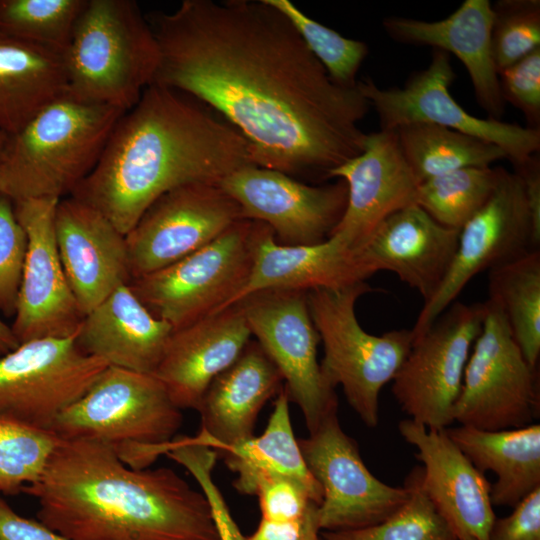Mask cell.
<instances>
[{"mask_svg":"<svg viewBox=\"0 0 540 540\" xmlns=\"http://www.w3.org/2000/svg\"><path fill=\"white\" fill-rule=\"evenodd\" d=\"M159 48L152 84L201 101L247 141L254 165L324 181L363 149L371 109L334 83L267 0H184L146 15Z\"/></svg>","mask_w":540,"mask_h":540,"instance_id":"6da1fadb","label":"cell"},{"mask_svg":"<svg viewBox=\"0 0 540 540\" xmlns=\"http://www.w3.org/2000/svg\"><path fill=\"white\" fill-rule=\"evenodd\" d=\"M249 164L247 141L217 112L151 84L119 118L98 163L70 196L126 235L164 193L188 183H219Z\"/></svg>","mask_w":540,"mask_h":540,"instance_id":"7a4b0ae2","label":"cell"},{"mask_svg":"<svg viewBox=\"0 0 540 540\" xmlns=\"http://www.w3.org/2000/svg\"><path fill=\"white\" fill-rule=\"evenodd\" d=\"M23 492L69 540H219L202 491L170 468H131L96 441L59 439Z\"/></svg>","mask_w":540,"mask_h":540,"instance_id":"3957f363","label":"cell"},{"mask_svg":"<svg viewBox=\"0 0 540 540\" xmlns=\"http://www.w3.org/2000/svg\"><path fill=\"white\" fill-rule=\"evenodd\" d=\"M125 111L64 95L8 137L0 192L13 202L70 196L98 163Z\"/></svg>","mask_w":540,"mask_h":540,"instance_id":"277c9868","label":"cell"},{"mask_svg":"<svg viewBox=\"0 0 540 540\" xmlns=\"http://www.w3.org/2000/svg\"><path fill=\"white\" fill-rule=\"evenodd\" d=\"M65 95L127 111L153 83L154 32L133 0H87L64 54Z\"/></svg>","mask_w":540,"mask_h":540,"instance_id":"5b68a950","label":"cell"},{"mask_svg":"<svg viewBox=\"0 0 540 540\" xmlns=\"http://www.w3.org/2000/svg\"><path fill=\"white\" fill-rule=\"evenodd\" d=\"M182 421L181 410L155 376L107 366L49 431L62 440L109 445L126 465L145 469L166 453Z\"/></svg>","mask_w":540,"mask_h":540,"instance_id":"8992f818","label":"cell"},{"mask_svg":"<svg viewBox=\"0 0 540 540\" xmlns=\"http://www.w3.org/2000/svg\"><path fill=\"white\" fill-rule=\"evenodd\" d=\"M373 291L359 282L341 289L307 292L313 324L323 344L320 368L332 388L341 386L347 402L371 428L379 422V394L406 359L413 344L411 330L399 329L379 336L359 324L355 305Z\"/></svg>","mask_w":540,"mask_h":540,"instance_id":"52a82bcc","label":"cell"},{"mask_svg":"<svg viewBox=\"0 0 540 540\" xmlns=\"http://www.w3.org/2000/svg\"><path fill=\"white\" fill-rule=\"evenodd\" d=\"M269 227L241 219L215 240L129 287L146 308L173 330L228 308L246 283L259 243Z\"/></svg>","mask_w":540,"mask_h":540,"instance_id":"ba28073f","label":"cell"},{"mask_svg":"<svg viewBox=\"0 0 540 540\" xmlns=\"http://www.w3.org/2000/svg\"><path fill=\"white\" fill-rule=\"evenodd\" d=\"M452 417L460 425L498 431L533 424L539 415L538 368L524 358L499 307L487 299Z\"/></svg>","mask_w":540,"mask_h":540,"instance_id":"9c48e42d","label":"cell"},{"mask_svg":"<svg viewBox=\"0 0 540 540\" xmlns=\"http://www.w3.org/2000/svg\"><path fill=\"white\" fill-rule=\"evenodd\" d=\"M236 304L251 335L279 370L289 401L298 405L312 433L337 413L338 399L317 360L320 337L310 316L307 292L262 290Z\"/></svg>","mask_w":540,"mask_h":540,"instance_id":"30bf717a","label":"cell"},{"mask_svg":"<svg viewBox=\"0 0 540 540\" xmlns=\"http://www.w3.org/2000/svg\"><path fill=\"white\" fill-rule=\"evenodd\" d=\"M450 55L432 49L425 69L413 72L402 87L381 88L366 77L358 88L376 112L380 129L395 130L411 123H429L453 129L500 147L512 164L540 150V129L468 113L451 95L455 79Z\"/></svg>","mask_w":540,"mask_h":540,"instance_id":"8fae6325","label":"cell"},{"mask_svg":"<svg viewBox=\"0 0 540 540\" xmlns=\"http://www.w3.org/2000/svg\"><path fill=\"white\" fill-rule=\"evenodd\" d=\"M484 311L483 302H455L413 341L392 379L393 395L409 419L434 430L454 423L452 410Z\"/></svg>","mask_w":540,"mask_h":540,"instance_id":"7c38bea8","label":"cell"},{"mask_svg":"<svg viewBox=\"0 0 540 540\" xmlns=\"http://www.w3.org/2000/svg\"><path fill=\"white\" fill-rule=\"evenodd\" d=\"M75 337L30 340L0 356V418L49 431L87 392L109 365Z\"/></svg>","mask_w":540,"mask_h":540,"instance_id":"4fadbf2b","label":"cell"},{"mask_svg":"<svg viewBox=\"0 0 540 540\" xmlns=\"http://www.w3.org/2000/svg\"><path fill=\"white\" fill-rule=\"evenodd\" d=\"M540 226L532 216L521 178L502 171L495 192L460 230L452 266L437 293L424 303L411 329L422 336L478 273L539 249Z\"/></svg>","mask_w":540,"mask_h":540,"instance_id":"5bb4252c","label":"cell"},{"mask_svg":"<svg viewBox=\"0 0 540 540\" xmlns=\"http://www.w3.org/2000/svg\"><path fill=\"white\" fill-rule=\"evenodd\" d=\"M305 463L322 489L320 531H341L378 524L409 498L407 483L390 486L364 464L356 442L340 426L337 413L307 438L298 439Z\"/></svg>","mask_w":540,"mask_h":540,"instance_id":"9a60e30c","label":"cell"},{"mask_svg":"<svg viewBox=\"0 0 540 540\" xmlns=\"http://www.w3.org/2000/svg\"><path fill=\"white\" fill-rule=\"evenodd\" d=\"M241 219L239 205L219 183H188L164 193L125 235L132 279L201 249Z\"/></svg>","mask_w":540,"mask_h":540,"instance_id":"2e32d148","label":"cell"},{"mask_svg":"<svg viewBox=\"0 0 540 540\" xmlns=\"http://www.w3.org/2000/svg\"><path fill=\"white\" fill-rule=\"evenodd\" d=\"M220 186L237 202L243 219L266 224L284 246L319 244L329 238L347 203V185H311L283 172L245 165Z\"/></svg>","mask_w":540,"mask_h":540,"instance_id":"e0dca14e","label":"cell"},{"mask_svg":"<svg viewBox=\"0 0 540 540\" xmlns=\"http://www.w3.org/2000/svg\"><path fill=\"white\" fill-rule=\"evenodd\" d=\"M60 199L14 202L27 236V251L11 326L19 344L40 338L76 336L84 318L65 275L55 237Z\"/></svg>","mask_w":540,"mask_h":540,"instance_id":"ac0fdd59","label":"cell"},{"mask_svg":"<svg viewBox=\"0 0 540 540\" xmlns=\"http://www.w3.org/2000/svg\"><path fill=\"white\" fill-rule=\"evenodd\" d=\"M348 190L345 211L329 237L359 251L394 212L416 204L419 181L407 164L394 130L367 134L363 151L334 169Z\"/></svg>","mask_w":540,"mask_h":540,"instance_id":"d6986e66","label":"cell"},{"mask_svg":"<svg viewBox=\"0 0 540 540\" xmlns=\"http://www.w3.org/2000/svg\"><path fill=\"white\" fill-rule=\"evenodd\" d=\"M403 439L417 449L421 484L459 540H489L496 519L491 484L445 429H428L411 419L399 422Z\"/></svg>","mask_w":540,"mask_h":540,"instance_id":"ffe728a7","label":"cell"},{"mask_svg":"<svg viewBox=\"0 0 540 540\" xmlns=\"http://www.w3.org/2000/svg\"><path fill=\"white\" fill-rule=\"evenodd\" d=\"M55 237L70 288L87 314L132 280L125 234L99 210L67 196L55 209Z\"/></svg>","mask_w":540,"mask_h":540,"instance_id":"44dd1931","label":"cell"},{"mask_svg":"<svg viewBox=\"0 0 540 540\" xmlns=\"http://www.w3.org/2000/svg\"><path fill=\"white\" fill-rule=\"evenodd\" d=\"M251 332L234 304L173 330L152 373L180 410L195 409L211 382L240 356Z\"/></svg>","mask_w":540,"mask_h":540,"instance_id":"7402d4cb","label":"cell"},{"mask_svg":"<svg viewBox=\"0 0 540 540\" xmlns=\"http://www.w3.org/2000/svg\"><path fill=\"white\" fill-rule=\"evenodd\" d=\"M460 230L436 222L413 204L387 217L359 250L373 274L390 271L428 302L454 261Z\"/></svg>","mask_w":540,"mask_h":540,"instance_id":"603a6c76","label":"cell"},{"mask_svg":"<svg viewBox=\"0 0 540 540\" xmlns=\"http://www.w3.org/2000/svg\"><path fill=\"white\" fill-rule=\"evenodd\" d=\"M492 3L465 0L448 17L437 21L390 16L382 20L394 41L429 46L453 54L466 68L478 105L488 118L501 120L505 102L491 50Z\"/></svg>","mask_w":540,"mask_h":540,"instance_id":"cb8c5ba5","label":"cell"},{"mask_svg":"<svg viewBox=\"0 0 540 540\" xmlns=\"http://www.w3.org/2000/svg\"><path fill=\"white\" fill-rule=\"evenodd\" d=\"M283 378L255 340H250L236 361L209 385L197 411L201 430L192 437L217 454L253 437L265 403L277 395Z\"/></svg>","mask_w":540,"mask_h":540,"instance_id":"d4e9b609","label":"cell"},{"mask_svg":"<svg viewBox=\"0 0 540 540\" xmlns=\"http://www.w3.org/2000/svg\"><path fill=\"white\" fill-rule=\"evenodd\" d=\"M172 331L123 285L84 315L75 340L109 366L152 374Z\"/></svg>","mask_w":540,"mask_h":540,"instance_id":"484cf974","label":"cell"},{"mask_svg":"<svg viewBox=\"0 0 540 540\" xmlns=\"http://www.w3.org/2000/svg\"><path fill=\"white\" fill-rule=\"evenodd\" d=\"M372 275L359 252L334 237L315 245L284 246L275 241L268 228L257 248L251 273L230 306L262 290L341 289Z\"/></svg>","mask_w":540,"mask_h":540,"instance_id":"4316f807","label":"cell"},{"mask_svg":"<svg viewBox=\"0 0 540 540\" xmlns=\"http://www.w3.org/2000/svg\"><path fill=\"white\" fill-rule=\"evenodd\" d=\"M67 78L63 53L0 31V131L23 129L40 111L63 97Z\"/></svg>","mask_w":540,"mask_h":540,"instance_id":"83f0119b","label":"cell"},{"mask_svg":"<svg viewBox=\"0 0 540 540\" xmlns=\"http://www.w3.org/2000/svg\"><path fill=\"white\" fill-rule=\"evenodd\" d=\"M449 438L482 473L493 472L492 505L514 507L540 487V425L498 431L459 425Z\"/></svg>","mask_w":540,"mask_h":540,"instance_id":"f1b7e54d","label":"cell"},{"mask_svg":"<svg viewBox=\"0 0 540 540\" xmlns=\"http://www.w3.org/2000/svg\"><path fill=\"white\" fill-rule=\"evenodd\" d=\"M289 402L282 387L263 434L228 447L217 455L237 474L233 486L241 494L254 495L259 483L265 479L283 476L304 484L320 504L322 489L310 473L294 436Z\"/></svg>","mask_w":540,"mask_h":540,"instance_id":"f546056e","label":"cell"},{"mask_svg":"<svg viewBox=\"0 0 540 540\" xmlns=\"http://www.w3.org/2000/svg\"><path fill=\"white\" fill-rule=\"evenodd\" d=\"M400 150L419 183L469 167H488L507 159L497 145L429 123H411L394 130Z\"/></svg>","mask_w":540,"mask_h":540,"instance_id":"4dcf8cb0","label":"cell"},{"mask_svg":"<svg viewBox=\"0 0 540 540\" xmlns=\"http://www.w3.org/2000/svg\"><path fill=\"white\" fill-rule=\"evenodd\" d=\"M488 299L502 311L524 358L538 368L540 355V250L488 271Z\"/></svg>","mask_w":540,"mask_h":540,"instance_id":"1f68e13d","label":"cell"},{"mask_svg":"<svg viewBox=\"0 0 540 540\" xmlns=\"http://www.w3.org/2000/svg\"><path fill=\"white\" fill-rule=\"evenodd\" d=\"M502 167H469L419 184L416 204L439 224L461 230L495 192Z\"/></svg>","mask_w":540,"mask_h":540,"instance_id":"d6a6232c","label":"cell"},{"mask_svg":"<svg viewBox=\"0 0 540 540\" xmlns=\"http://www.w3.org/2000/svg\"><path fill=\"white\" fill-rule=\"evenodd\" d=\"M87 0H0V31L65 54Z\"/></svg>","mask_w":540,"mask_h":540,"instance_id":"836d02e7","label":"cell"},{"mask_svg":"<svg viewBox=\"0 0 540 540\" xmlns=\"http://www.w3.org/2000/svg\"><path fill=\"white\" fill-rule=\"evenodd\" d=\"M421 466L417 465L405 483L408 500L384 521L364 528L321 531L323 540H459L437 511L421 484Z\"/></svg>","mask_w":540,"mask_h":540,"instance_id":"e575fe53","label":"cell"},{"mask_svg":"<svg viewBox=\"0 0 540 540\" xmlns=\"http://www.w3.org/2000/svg\"><path fill=\"white\" fill-rule=\"evenodd\" d=\"M292 23L330 79L342 87H356L357 74L369 54L368 45L346 38L317 22L289 0H267Z\"/></svg>","mask_w":540,"mask_h":540,"instance_id":"d590c367","label":"cell"},{"mask_svg":"<svg viewBox=\"0 0 540 540\" xmlns=\"http://www.w3.org/2000/svg\"><path fill=\"white\" fill-rule=\"evenodd\" d=\"M58 441L51 431L0 418V496L37 481Z\"/></svg>","mask_w":540,"mask_h":540,"instance_id":"8d00e7d4","label":"cell"},{"mask_svg":"<svg viewBox=\"0 0 540 540\" xmlns=\"http://www.w3.org/2000/svg\"><path fill=\"white\" fill-rule=\"evenodd\" d=\"M540 48V1L492 4L491 50L498 74Z\"/></svg>","mask_w":540,"mask_h":540,"instance_id":"74e56055","label":"cell"},{"mask_svg":"<svg viewBox=\"0 0 540 540\" xmlns=\"http://www.w3.org/2000/svg\"><path fill=\"white\" fill-rule=\"evenodd\" d=\"M183 465L200 485L205 495L219 540H246L234 521L227 503L212 478V471L218 459L217 453L192 437L173 439L166 453Z\"/></svg>","mask_w":540,"mask_h":540,"instance_id":"f35d334b","label":"cell"},{"mask_svg":"<svg viewBox=\"0 0 540 540\" xmlns=\"http://www.w3.org/2000/svg\"><path fill=\"white\" fill-rule=\"evenodd\" d=\"M27 251V236L14 202L0 192V312L14 315Z\"/></svg>","mask_w":540,"mask_h":540,"instance_id":"ab89813d","label":"cell"},{"mask_svg":"<svg viewBox=\"0 0 540 540\" xmlns=\"http://www.w3.org/2000/svg\"><path fill=\"white\" fill-rule=\"evenodd\" d=\"M498 77L505 104L523 114L526 127L540 129V48L502 70Z\"/></svg>","mask_w":540,"mask_h":540,"instance_id":"60d3db41","label":"cell"},{"mask_svg":"<svg viewBox=\"0 0 540 540\" xmlns=\"http://www.w3.org/2000/svg\"><path fill=\"white\" fill-rule=\"evenodd\" d=\"M254 495L259 500L261 518L274 521L303 520L310 504H318L304 484L283 476L265 479Z\"/></svg>","mask_w":540,"mask_h":540,"instance_id":"b9f144b4","label":"cell"},{"mask_svg":"<svg viewBox=\"0 0 540 540\" xmlns=\"http://www.w3.org/2000/svg\"><path fill=\"white\" fill-rule=\"evenodd\" d=\"M489 540H540V487L515 505L508 516L495 519Z\"/></svg>","mask_w":540,"mask_h":540,"instance_id":"7bdbcfd3","label":"cell"},{"mask_svg":"<svg viewBox=\"0 0 540 540\" xmlns=\"http://www.w3.org/2000/svg\"><path fill=\"white\" fill-rule=\"evenodd\" d=\"M0 540H69L39 520L16 513L0 496Z\"/></svg>","mask_w":540,"mask_h":540,"instance_id":"ee69618b","label":"cell"},{"mask_svg":"<svg viewBox=\"0 0 540 540\" xmlns=\"http://www.w3.org/2000/svg\"><path fill=\"white\" fill-rule=\"evenodd\" d=\"M303 520L274 521L261 518L257 529L246 540H302Z\"/></svg>","mask_w":540,"mask_h":540,"instance_id":"f6af8a7d","label":"cell"},{"mask_svg":"<svg viewBox=\"0 0 540 540\" xmlns=\"http://www.w3.org/2000/svg\"><path fill=\"white\" fill-rule=\"evenodd\" d=\"M318 504L312 502L307 509L303 522L302 540H318L320 528L318 523Z\"/></svg>","mask_w":540,"mask_h":540,"instance_id":"bcb514c9","label":"cell"},{"mask_svg":"<svg viewBox=\"0 0 540 540\" xmlns=\"http://www.w3.org/2000/svg\"><path fill=\"white\" fill-rule=\"evenodd\" d=\"M19 342L16 339L11 326L0 319V356L16 349Z\"/></svg>","mask_w":540,"mask_h":540,"instance_id":"7dc6e473","label":"cell"},{"mask_svg":"<svg viewBox=\"0 0 540 540\" xmlns=\"http://www.w3.org/2000/svg\"><path fill=\"white\" fill-rule=\"evenodd\" d=\"M8 135L0 131V162L2 160L4 150L8 141Z\"/></svg>","mask_w":540,"mask_h":540,"instance_id":"c3c4849f","label":"cell"},{"mask_svg":"<svg viewBox=\"0 0 540 540\" xmlns=\"http://www.w3.org/2000/svg\"><path fill=\"white\" fill-rule=\"evenodd\" d=\"M318 540H323L320 536H319V539Z\"/></svg>","mask_w":540,"mask_h":540,"instance_id":"681fc988","label":"cell"}]
</instances>
